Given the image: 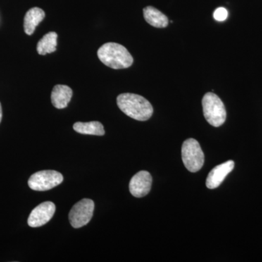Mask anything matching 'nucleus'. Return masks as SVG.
Instances as JSON below:
<instances>
[{"label": "nucleus", "mask_w": 262, "mask_h": 262, "mask_svg": "<svg viewBox=\"0 0 262 262\" xmlns=\"http://www.w3.org/2000/svg\"><path fill=\"white\" fill-rule=\"evenodd\" d=\"M3 118V110H2L1 103H0V122L2 121Z\"/></svg>", "instance_id": "dca6fc26"}, {"label": "nucleus", "mask_w": 262, "mask_h": 262, "mask_svg": "<svg viewBox=\"0 0 262 262\" xmlns=\"http://www.w3.org/2000/svg\"><path fill=\"white\" fill-rule=\"evenodd\" d=\"M63 177L56 170H41L31 176L28 181L29 187L34 191H47L61 184Z\"/></svg>", "instance_id": "39448f33"}, {"label": "nucleus", "mask_w": 262, "mask_h": 262, "mask_svg": "<svg viewBox=\"0 0 262 262\" xmlns=\"http://www.w3.org/2000/svg\"><path fill=\"white\" fill-rule=\"evenodd\" d=\"M118 107L127 116L139 121H146L152 116L153 107L145 98L140 95L122 94L117 98Z\"/></svg>", "instance_id": "f257e3e1"}, {"label": "nucleus", "mask_w": 262, "mask_h": 262, "mask_svg": "<svg viewBox=\"0 0 262 262\" xmlns=\"http://www.w3.org/2000/svg\"><path fill=\"white\" fill-rule=\"evenodd\" d=\"M46 17L44 10L41 8H32L26 13L24 20V32L28 35H32L35 31L36 27L42 22Z\"/></svg>", "instance_id": "9b49d317"}, {"label": "nucleus", "mask_w": 262, "mask_h": 262, "mask_svg": "<svg viewBox=\"0 0 262 262\" xmlns=\"http://www.w3.org/2000/svg\"><path fill=\"white\" fill-rule=\"evenodd\" d=\"M73 91L65 84H57L51 93L52 104L57 108H64L68 106L72 99Z\"/></svg>", "instance_id": "9d476101"}, {"label": "nucleus", "mask_w": 262, "mask_h": 262, "mask_svg": "<svg viewBox=\"0 0 262 262\" xmlns=\"http://www.w3.org/2000/svg\"><path fill=\"white\" fill-rule=\"evenodd\" d=\"M234 168V163L232 160L217 165L212 169L208 173L206 179V187L210 189H215L221 185L226 177Z\"/></svg>", "instance_id": "1a4fd4ad"}, {"label": "nucleus", "mask_w": 262, "mask_h": 262, "mask_svg": "<svg viewBox=\"0 0 262 262\" xmlns=\"http://www.w3.org/2000/svg\"><path fill=\"white\" fill-rule=\"evenodd\" d=\"M182 156L184 166L192 173L199 171L204 165V153L195 139H187L183 143Z\"/></svg>", "instance_id": "20e7f679"}, {"label": "nucleus", "mask_w": 262, "mask_h": 262, "mask_svg": "<svg viewBox=\"0 0 262 262\" xmlns=\"http://www.w3.org/2000/svg\"><path fill=\"white\" fill-rule=\"evenodd\" d=\"M97 55L103 64L114 70H122L130 67L134 63V58L122 45L107 42L98 48Z\"/></svg>", "instance_id": "f03ea898"}, {"label": "nucleus", "mask_w": 262, "mask_h": 262, "mask_svg": "<svg viewBox=\"0 0 262 262\" xmlns=\"http://www.w3.org/2000/svg\"><path fill=\"white\" fill-rule=\"evenodd\" d=\"M74 130L79 134L84 135L103 136L105 134L102 124L98 121L89 122H75L73 125Z\"/></svg>", "instance_id": "ddd939ff"}, {"label": "nucleus", "mask_w": 262, "mask_h": 262, "mask_svg": "<svg viewBox=\"0 0 262 262\" xmlns=\"http://www.w3.org/2000/svg\"><path fill=\"white\" fill-rule=\"evenodd\" d=\"M144 17L146 21L156 28H165L168 25V18L154 7L144 8Z\"/></svg>", "instance_id": "f8f14e48"}, {"label": "nucleus", "mask_w": 262, "mask_h": 262, "mask_svg": "<svg viewBox=\"0 0 262 262\" xmlns=\"http://www.w3.org/2000/svg\"><path fill=\"white\" fill-rule=\"evenodd\" d=\"M228 17V11L225 8H219L213 13V18L217 21H224Z\"/></svg>", "instance_id": "2eb2a0df"}, {"label": "nucleus", "mask_w": 262, "mask_h": 262, "mask_svg": "<svg viewBox=\"0 0 262 262\" xmlns=\"http://www.w3.org/2000/svg\"><path fill=\"white\" fill-rule=\"evenodd\" d=\"M152 178L151 174L146 170L138 172L131 179L129 189L133 196L143 198L147 195L151 190Z\"/></svg>", "instance_id": "6e6552de"}, {"label": "nucleus", "mask_w": 262, "mask_h": 262, "mask_svg": "<svg viewBox=\"0 0 262 262\" xmlns=\"http://www.w3.org/2000/svg\"><path fill=\"white\" fill-rule=\"evenodd\" d=\"M94 202L91 199H82L76 203L69 213L71 225L78 229L88 225L94 215Z\"/></svg>", "instance_id": "423d86ee"}, {"label": "nucleus", "mask_w": 262, "mask_h": 262, "mask_svg": "<svg viewBox=\"0 0 262 262\" xmlns=\"http://www.w3.org/2000/svg\"><path fill=\"white\" fill-rule=\"evenodd\" d=\"M57 39L58 34L54 32H51L43 36L42 39L37 43V51L39 55L52 53L57 50Z\"/></svg>", "instance_id": "4468645a"}, {"label": "nucleus", "mask_w": 262, "mask_h": 262, "mask_svg": "<svg viewBox=\"0 0 262 262\" xmlns=\"http://www.w3.org/2000/svg\"><path fill=\"white\" fill-rule=\"evenodd\" d=\"M203 115L212 126L220 127L225 123L227 112L225 104L217 95L207 93L203 98Z\"/></svg>", "instance_id": "7ed1b4c3"}, {"label": "nucleus", "mask_w": 262, "mask_h": 262, "mask_svg": "<svg viewBox=\"0 0 262 262\" xmlns=\"http://www.w3.org/2000/svg\"><path fill=\"white\" fill-rule=\"evenodd\" d=\"M56 212V206L47 201L36 207L29 215L28 225L31 227H39L46 225L53 218Z\"/></svg>", "instance_id": "0eeeda50"}]
</instances>
